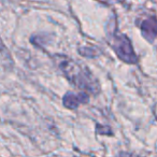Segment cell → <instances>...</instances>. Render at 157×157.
<instances>
[{
    "label": "cell",
    "instance_id": "cell-1",
    "mask_svg": "<svg viewBox=\"0 0 157 157\" xmlns=\"http://www.w3.org/2000/svg\"><path fill=\"white\" fill-rule=\"evenodd\" d=\"M56 58L59 69L70 83L86 94H99L100 84L88 68L63 55H57Z\"/></svg>",
    "mask_w": 157,
    "mask_h": 157
},
{
    "label": "cell",
    "instance_id": "cell-2",
    "mask_svg": "<svg viewBox=\"0 0 157 157\" xmlns=\"http://www.w3.org/2000/svg\"><path fill=\"white\" fill-rule=\"evenodd\" d=\"M111 46L118 58L124 63H130V65L138 63V56L135 53L131 41L128 39L127 36L123 35V33L112 36Z\"/></svg>",
    "mask_w": 157,
    "mask_h": 157
},
{
    "label": "cell",
    "instance_id": "cell-3",
    "mask_svg": "<svg viewBox=\"0 0 157 157\" xmlns=\"http://www.w3.org/2000/svg\"><path fill=\"white\" fill-rule=\"evenodd\" d=\"M88 94L86 93H80V94H74L72 92H68L63 97V105L65 108L70 110L78 109L80 105H85L88 102Z\"/></svg>",
    "mask_w": 157,
    "mask_h": 157
},
{
    "label": "cell",
    "instance_id": "cell-4",
    "mask_svg": "<svg viewBox=\"0 0 157 157\" xmlns=\"http://www.w3.org/2000/svg\"><path fill=\"white\" fill-rule=\"evenodd\" d=\"M141 33L148 42L152 43L157 38V18L154 16L145 18L140 25Z\"/></svg>",
    "mask_w": 157,
    "mask_h": 157
},
{
    "label": "cell",
    "instance_id": "cell-5",
    "mask_svg": "<svg viewBox=\"0 0 157 157\" xmlns=\"http://www.w3.org/2000/svg\"><path fill=\"white\" fill-rule=\"evenodd\" d=\"M78 53L82 55V56L84 57H90V58H93V57L97 56V52L95 50H93V48H78Z\"/></svg>",
    "mask_w": 157,
    "mask_h": 157
},
{
    "label": "cell",
    "instance_id": "cell-6",
    "mask_svg": "<svg viewBox=\"0 0 157 157\" xmlns=\"http://www.w3.org/2000/svg\"><path fill=\"white\" fill-rule=\"evenodd\" d=\"M118 157H141L138 156L136 154H132V153H126V152H122L118 154Z\"/></svg>",
    "mask_w": 157,
    "mask_h": 157
},
{
    "label": "cell",
    "instance_id": "cell-7",
    "mask_svg": "<svg viewBox=\"0 0 157 157\" xmlns=\"http://www.w3.org/2000/svg\"><path fill=\"white\" fill-rule=\"evenodd\" d=\"M100 1H103V2H105V1H107V0H100Z\"/></svg>",
    "mask_w": 157,
    "mask_h": 157
}]
</instances>
